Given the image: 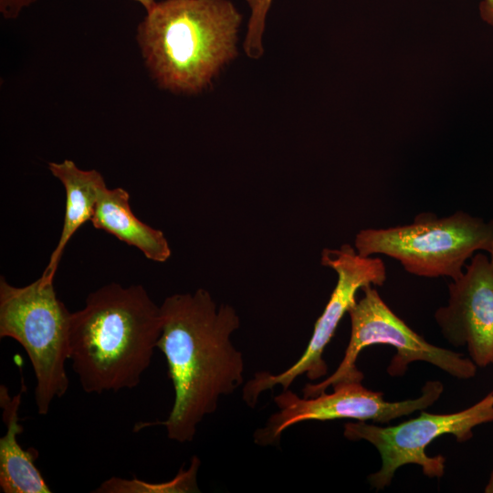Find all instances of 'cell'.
<instances>
[{
  "label": "cell",
  "mask_w": 493,
  "mask_h": 493,
  "mask_svg": "<svg viewBox=\"0 0 493 493\" xmlns=\"http://www.w3.org/2000/svg\"><path fill=\"white\" fill-rule=\"evenodd\" d=\"M22 390L10 396L6 386H0V405L5 434L0 438V489L3 493H50L42 474L35 465L38 451L34 447L24 449L18 443L23 432L19 407Z\"/></svg>",
  "instance_id": "11"
},
{
  "label": "cell",
  "mask_w": 493,
  "mask_h": 493,
  "mask_svg": "<svg viewBox=\"0 0 493 493\" xmlns=\"http://www.w3.org/2000/svg\"><path fill=\"white\" fill-rule=\"evenodd\" d=\"M361 289L363 296L348 310L351 330L342 361L325 380L307 383L303 397L317 396L339 383L362 382L364 375L357 368L358 356L364 348L374 344H389L396 350L387 367L392 376L404 374L408 364L415 361L429 362L461 380L476 375L477 366L469 358L427 342L391 310L371 285Z\"/></svg>",
  "instance_id": "6"
},
{
  "label": "cell",
  "mask_w": 493,
  "mask_h": 493,
  "mask_svg": "<svg viewBox=\"0 0 493 493\" xmlns=\"http://www.w3.org/2000/svg\"><path fill=\"white\" fill-rule=\"evenodd\" d=\"M332 387L331 393L303 398L289 389L283 390L274 399L278 411L254 433L255 444L261 446L278 445L287 428L305 421L354 419L388 424L429 407L444 391L439 381H428L422 387V394L418 398L388 402L383 400V393L365 388L362 382H342Z\"/></svg>",
  "instance_id": "9"
},
{
  "label": "cell",
  "mask_w": 493,
  "mask_h": 493,
  "mask_svg": "<svg viewBox=\"0 0 493 493\" xmlns=\"http://www.w3.org/2000/svg\"><path fill=\"white\" fill-rule=\"evenodd\" d=\"M484 491L486 493H493V471L490 474L489 479Z\"/></svg>",
  "instance_id": "18"
},
{
  "label": "cell",
  "mask_w": 493,
  "mask_h": 493,
  "mask_svg": "<svg viewBox=\"0 0 493 493\" xmlns=\"http://www.w3.org/2000/svg\"><path fill=\"white\" fill-rule=\"evenodd\" d=\"M70 315L57 296L53 278L42 275L25 287H15L0 278V338L14 339L26 351L37 380L35 401L41 415L69 386L65 365Z\"/></svg>",
  "instance_id": "4"
},
{
  "label": "cell",
  "mask_w": 493,
  "mask_h": 493,
  "mask_svg": "<svg viewBox=\"0 0 493 493\" xmlns=\"http://www.w3.org/2000/svg\"><path fill=\"white\" fill-rule=\"evenodd\" d=\"M481 18L493 26V0H482L479 5Z\"/></svg>",
  "instance_id": "16"
},
{
  "label": "cell",
  "mask_w": 493,
  "mask_h": 493,
  "mask_svg": "<svg viewBox=\"0 0 493 493\" xmlns=\"http://www.w3.org/2000/svg\"><path fill=\"white\" fill-rule=\"evenodd\" d=\"M488 253L490 255L489 262H490V265H491V267H492V270H493V245L490 247V249L488 250Z\"/></svg>",
  "instance_id": "19"
},
{
  "label": "cell",
  "mask_w": 493,
  "mask_h": 493,
  "mask_svg": "<svg viewBox=\"0 0 493 493\" xmlns=\"http://www.w3.org/2000/svg\"><path fill=\"white\" fill-rule=\"evenodd\" d=\"M493 245V218L485 221L463 211L447 217L421 213L412 224L364 229L355 237L362 257L383 254L398 260L414 275L460 278L467 258Z\"/></svg>",
  "instance_id": "5"
},
{
  "label": "cell",
  "mask_w": 493,
  "mask_h": 493,
  "mask_svg": "<svg viewBox=\"0 0 493 493\" xmlns=\"http://www.w3.org/2000/svg\"><path fill=\"white\" fill-rule=\"evenodd\" d=\"M241 20L229 0H163L146 11L136 37L159 86L194 93L235 56Z\"/></svg>",
  "instance_id": "3"
},
{
  "label": "cell",
  "mask_w": 493,
  "mask_h": 493,
  "mask_svg": "<svg viewBox=\"0 0 493 493\" xmlns=\"http://www.w3.org/2000/svg\"><path fill=\"white\" fill-rule=\"evenodd\" d=\"M493 422V391L474 405L452 414L420 415L393 426L370 425L363 421L345 424L343 435L352 441L366 440L376 447L382 458L380 470L368 477L370 484L383 489L391 484L402 466L416 464L428 477H441L446 457L430 456L425 448L444 435H453L457 442L472 438L473 428Z\"/></svg>",
  "instance_id": "7"
},
{
  "label": "cell",
  "mask_w": 493,
  "mask_h": 493,
  "mask_svg": "<svg viewBox=\"0 0 493 493\" xmlns=\"http://www.w3.org/2000/svg\"><path fill=\"white\" fill-rule=\"evenodd\" d=\"M90 222L95 228L138 248L150 260L162 263L171 256L164 234L142 222L132 213L130 194L121 187L103 188Z\"/></svg>",
  "instance_id": "12"
},
{
  "label": "cell",
  "mask_w": 493,
  "mask_h": 493,
  "mask_svg": "<svg viewBox=\"0 0 493 493\" xmlns=\"http://www.w3.org/2000/svg\"><path fill=\"white\" fill-rule=\"evenodd\" d=\"M142 5L145 11L150 10L156 3L155 0H132Z\"/></svg>",
  "instance_id": "17"
},
{
  "label": "cell",
  "mask_w": 493,
  "mask_h": 493,
  "mask_svg": "<svg viewBox=\"0 0 493 493\" xmlns=\"http://www.w3.org/2000/svg\"><path fill=\"white\" fill-rule=\"evenodd\" d=\"M250 8L247 36L245 42L246 54L254 58L262 55V36L266 17L272 0H246Z\"/></svg>",
  "instance_id": "14"
},
{
  "label": "cell",
  "mask_w": 493,
  "mask_h": 493,
  "mask_svg": "<svg viewBox=\"0 0 493 493\" xmlns=\"http://www.w3.org/2000/svg\"><path fill=\"white\" fill-rule=\"evenodd\" d=\"M161 307L142 285L107 284L71 312L69 356L88 393L136 387L152 362L162 333Z\"/></svg>",
  "instance_id": "2"
},
{
  "label": "cell",
  "mask_w": 493,
  "mask_h": 493,
  "mask_svg": "<svg viewBox=\"0 0 493 493\" xmlns=\"http://www.w3.org/2000/svg\"><path fill=\"white\" fill-rule=\"evenodd\" d=\"M160 307L163 327L157 348L167 362L174 401L167 419L137 423L133 430L163 425L169 439L191 442L202 420L216 411L220 397L244 382L243 355L231 341L240 320L232 306L217 308L204 288L173 294Z\"/></svg>",
  "instance_id": "1"
},
{
  "label": "cell",
  "mask_w": 493,
  "mask_h": 493,
  "mask_svg": "<svg viewBox=\"0 0 493 493\" xmlns=\"http://www.w3.org/2000/svg\"><path fill=\"white\" fill-rule=\"evenodd\" d=\"M449 300L435 319L444 338L467 346L478 367L493 363V270L485 254H476L466 272L448 286Z\"/></svg>",
  "instance_id": "10"
},
{
  "label": "cell",
  "mask_w": 493,
  "mask_h": 493,
  "mask_svg": "<svg viewBox=\"0 0 493 493\" xmlns=\"http://www.w3.org/2000/svg\"><path fill=\"white\" fill-rule=\"evenodd\" d=\"M320 263L336 271L338 282L315 323L310 341L300 358L284 372L276 374L258 372L246 383L243 399L250 407L256 405L261 393L276 385L287 390L299 375L306 374L311 381L325 376L328 366L323 360V351L339 322L356 302L357 290L366 285L382 286L386 280V267L381 258L362 257L350 245H342L339 249L325 248Z\"/></svg>",
  "instance_id": "8"
},
{
  "label": "cell",
  "mask_w": 493,
  "mask_h": 493,
  "mask_svg": "<svg viewBox=\"0 0 493 493\" xmlns=\"http://www.w3.org/2000/svg\"><path fill=\"white\" fill-rule=\"evenodd\" d=\"M37 0H0V13L5 19H16Z\"/></svg>",
  "instance_id": "15"
},
{
  "label": "cell",
  "mask_w": 493,
  "mask_h": 493,
  "mask_svg": "<svg viewBox=\"0 0 493 493\" xmlns=\"http://www.w3.org/2000/svg\"><path fill=\"white\" fill-rule=\"evenodd\" d=\"M48 169L61 182L66 191L62 231L42 274L54 279L66 245L84 223L90 221L100 194L107 185L100 173L96 170H82L70 160L49 163Z\"/></svg>",
  "instance_id": "13"
}]
</instances>
